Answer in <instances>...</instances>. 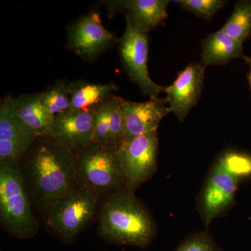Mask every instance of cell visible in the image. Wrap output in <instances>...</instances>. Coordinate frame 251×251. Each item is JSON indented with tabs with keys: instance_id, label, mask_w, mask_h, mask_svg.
Listing matches in <instances>:
<instances>
[{
	"instance_id": "6da1fadb",
	"label": "cell",
	"mask_w": 251,
	"mask_h": 251,
	"mask_svg": "<svg viewBox=\"0 0 251 251\" xmlns=\"http://www.w3.org/2000/svg\"><path fill=\"white\" fill-rule=\"evenodd\" d=\"M27 152L31 188L48 211L77 184L74 153L52 137L38 138Z\"/></svg>"
},
{
	"instance_id": "7a4b0ae2",
	"label": "cell",
	"mask_w": 251,
	"mask_h": 251,
	"mask_svg": "<svg viewBox=\"0 0 251 251\" xmlns=\"http://www.w3.org/2000/svg\"><path fill=\"white\" fill-rule=\"evenodd\" d=\"M156 232L152 216L126 190L111 193L101 206L99 233L110 244L147 249Z\"/></svg>"
},
{
	"instance_id": "3957f363",
	"label": "cell",
	"mask_w": 251,
	"mask_h": 251,
	"mask_svg": "<svg viewBox=\"0 0 251 251\" xmlns=\"http://www.w3.org/2000/svg\"><path fill=\"white\" fill-rule=\"evenodd\" d=\"M73 153L77 184L97 196L126 190L119 145L93 142Z\"/></svg>"
},
{
	"instance_id": "277c9868",
	"label": "cell",
	"mask_w": 251,
	"mask_h": 251,
	"mask_svg": "<svg viewBox=\"0 0 251 251\" xmlns=\"http://www.w3.org/2000/svg\"><path fill=\"white\" fill-rule=\"evenodd\" d=\"M0 219L4 229L15 237L29 239L37 232L20 162L0 163Z\"/></svg>"
},
{
	"instance_id": "5b68a950",
	"label": "cell",
	"mask_w": 251,
	"mask_h": 251,
	"mask_svg": "<svg viewBox=\"0 0 251 251\" xmlns=\"http://www.w3.org/2000/svg\"><path fill=\"white\" fill-rule=\"evenodd\" d=\"M98 196L76 185L47 211V224L64 241L74 240L94 217Z\"/></svg>"
},
{
	"instance_id": "8992f818",
	"label": "cell",
	"mask_w": 251,
	"mask_h": 251,
	"mask_svg": "<svg viewBox=\"0 0 251 251\" xmlns=\"http://www.w3.org/2000/svg\"><path fill=\"white\" fill-rule=\"evenodd\" d=\"M119 50L126 73L143 94L153 99L164 92L165 87L153 82L149 74L148 34L137 29L127 19L125 32L120 40Z\"/></svg>"
},
{
	"instance_id": "52a82bcc",
	"label": "cell",
	"mask_w": 251,
	"mask_h": 251,
	"mask_svg": "<svg viewBox=\"0 0 251 251\" xmlns=\"http://www.w3.org/2000/svg\"><path fill=\"white\" fill-rule=\"evenodd\" d=\"M126 176V190L133 193L151 179L157 169L158 139L157 131L140 135L119 144Z\"/></svg>"
},
{
	"instance_id": "ba28073f",
	"label": "cell",
	"mask_w": 251,
	"mask_h": 251,
	"mask_svg": "<svg viewBox=\"0 0 251 251\" xmlns=\"http://www.w3.org/2000/svg\"><path fill=\"white\" fill-rule=\"evenodd\" d=\"M240 179L214 162L197 198V209L206 228L233 205Z\"/></svg>"
},
{
	"instance_id": "9c48e42d",
	"label": "cell",
	"mask_w": 251,
	"mask_h": 251,
	"mask_svg": "<svg viewBox=\"0 0 251 251\" xmlns=\"http://www.w3.org/2000/svg\"><path fill=\"white\" fill-rule=\"evenodd\" d=\"M67 32L64 48L87 62H94L117 42L116 36L104 27L96 12L69 25Z\"/></svg>"
},
{
	"instance_id": "30bf717a",
	"label": "cell",
	"mask_w": 251,
	"mask_h": 251,
	"mask_svg": "<svg viewBox=\"0 0 251 251\" xmlns=\"http://www.w3.org/2000/svg\"><path fill=\"white\" fill-rule=\"evenodd\" d=\"M38 136L18 116L7 97L0 104V163H19Z\"/></svg>"
},
{
	"instance_id": "8fae6325",
	"label": "cell",
	"mask_w": 251,
	"mask_h": 251,
	"mask_svg": "<svg viewBox=\"0 0 251 251\" xmlns=\"http://www.w3.org/2000/svg\"><path fill=\"white\" fill-rule=\"evenodd\" d=\"M205 68L202 63H191L177 74L172 85L165 87L170 110L181 122L201 99Z\"/></svg>"
},
{
	"instance_id": "7c38bea8",
	"label": "cell",
	"mask_w": 251,
	"mask_h": 251,
	"mask_svg": "<svg viewBox=\"0 0 251 251\" xmlns=\"http://www.w3.org/2000/svg\"><path fill=\"white\" fill-rule=\"evenodd\" d=\"M124 120L125 139L129 140L157 131L161 120L171 111L166 98L150 99L134 102L120 97Z\"/></svg>"
},
{
	"instance_id": "4fadbf2b",
	"label": "cell",
	"mask_w": 251,
	"mask_h": 251,
	"mask_svg": "<svg viewBox=\"0 0 251 251\" xmlns=\"http://www.w3.org/2000/svg\"><path fill=\"white\" fill-rule=\"evenodd\" d=\"M52 138L72 151L94 142V111H69L54 118Z\"/></svg>"
},
{
	"instance_id": "5bb4252c",
	"label": "cell",
	"mask_w": 251,
	"mask_h": 251,
	"mask_svg": "<svg viewBox=\"0 0 251 251\" xmlns=\"http://www.w3.org/2000/svg\"><path fill=\"white\" fill-rule=\"evenodd\" d=\"M11 103L18 116L35 132L38 138L52 137L54 117L43 105L42 92L11 97Z\"/></svg>"
},
{
	"instance_id": "9a60e30c",
	"label": "cell",
	"mask_w": 251,
	"mask_h": 251,
	"mask_svg": "<svg viewBox=\"0 0 251 251\" xmlns=\"http://www.w3.org/2000/svg\"><path fill=\"white\" fill-rule=\"evenodd\" d=\"M169 0H127L124 1L126 19L137 29L148 34L168 17Z\"/></svg>"
},
{
	"instance_id": "2e32d148",
	"label": "cell",
	"mask_w": 251,
	"mask_h": 251,
	"mask_svg": "<svg viewBox=\"0 0 251 251\" xmlns=\"http://www.w3.org/2000/svg\"><path fill=\"white\" fill-rule=\"evenodd\" d=\"M242 43L220 30L202 41L201 60L204 67L225 65L233 59H245Z\"/></svg>"
},
{
	"instance_id": "e0dca14e",
	"label": "cell",
	"mask_w": 251,
	"mask_h": 251,
	"mask_svg": "<svg viewBox=\"0 0 251 251\" xmlns=\"http://www.w3.org/2000/svg\"><path fill=\"white\" fill-rule=\"evenodd\" d=\"M118 90L113 82L108 84L91 83L85 80L70 82L72 104L69 111H94V109L108 100Z\"/></svg>"
},
{
	"instance_id": "ac0fdd59",
	"label": "cell",
	"mask_w": 251,
	"mask_h": 251,
	"mask_svg": "<svg viewBox=\"0 0 251 251\" xmlns=\"http://www.w3.org/2000/svg\"><path fill=\"white\" fill-rule=\"evenodd\" d=\"M221 31L239 42H244L251 34V0L239 1Z\"/></svg>"
},
{
	"instance_id": "d6986e66",
	"label": "cell",
	"mask_w": 251,
	"mask_h": 251,
	"mask_svg": "<svg viewBox=\"0 0 251 251\" xmlns=\"http://www.w3.org/2000/svg\"><path fill=\"white\" fill-rule=\"evenodd\" d=\"M69 85V81L59 80L42 92L43 105L54 118L70 110L72 99Z\"/></svg>"
},
{
	"instance_id": "ffe728a7",
	"label": "cell",
	"mask_w": 251,
	"mask_h": 251,
	"mask_svg": "<svg viewBox=\"0 0 251 251\" xmlns=\"http://www.w3.org/2000/svg\"><path fill=\"white\" fill-rule=\"evenodd\" d=\"M215 161L238 179L251 175V156L249 153L227 150L220 154Z\"/></svg>"
},
{
	"instance_id": "44dd1931",
	"label": "cell",
	"mask_w": 251,
	"mask_h": 251,
	"mask_svg": "<svg viewBox=\"0 0 251 251\" xmlns=\"http://www.w3.org/2000/svg\"><path fill=\"white\" fill-rule=\"evenodd\" d=\"M113 96L94 110V143L110 144Z\"/></svg>"
},
{
	"instance_id": "7402d4cb",
	"label": "cell",
	"mask_w": 251,
	"mask_h": 251,
	"mask_svg": "<svg viewBox=\"0 0 251 251\" xmlns=\"http://www.w3.org/2000/svg\"><path fill=\"white\" fill-rule=\"evenodd\" d=\"M177 2L183 10L209 21L219 10L227 4L228 1L225 0H181Z\"/></svg>"
},
{
	"instance_id": "603a6c76",
	"label": "cell",
	"mask_w": 251,
	"mask_h": 251,
	"mask_svg": "<svg viewBox=\"0 0 251 251\" xmlns=\"http://www.w3.org/2000/svg\"><path fill=\"white\" fill-rule=\"evenodd\" d=\"M175 251H222L207 231L196 232L185 238Z\"/></svg>"
},
{
	"instance_id": "cb8c5ba5",
	"label": "cell",
	"mask_w": 251,
	"mask_h": 251,
	"mask_svg": "<svg viewBox=\"0 0 251 251\" xmlns=\"http://www.w3.org/2000/svg\"><path fill=\"white\" fill-rule=\"evenodd\" d=\"M244 60L246 61L250 66V72H249V75H248V78H249V85H250L251 90V57H247L246 56Z\"/></svg>"
}]
</instances>
